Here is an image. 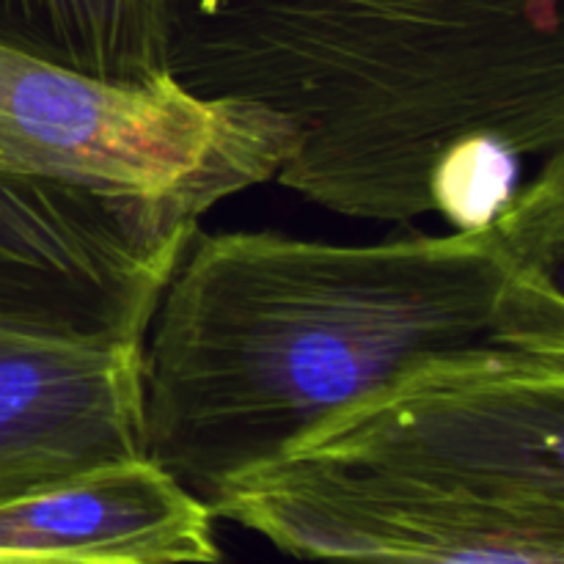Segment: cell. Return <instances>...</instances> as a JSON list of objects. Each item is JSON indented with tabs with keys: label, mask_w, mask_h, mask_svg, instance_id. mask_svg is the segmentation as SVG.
I'll return each mask as SVG.
<instances>
[{
	"label": "cell",
	"mask_w": 564,
	"mask_h": 564,
	"mask_svg": "<svg viewBox=\"0 0 564 564\" xmlns=\"http://www.w3.org/2000/svg\"><path fill=\"white\" fill-rule=\"evenodd\" d=\"M284 141L257 116L202 102L171 77L110 83L0 42V163L215 204L275 180Z\"/></svg>",
	"instance_id": "obj_5"
},
{
	"label": "cell",
	"mask_w": 564,
	"mask_h": 564,
	"mask_svg": "<svg viewBox=\"0 0 564 564\" xmlns=\"http://www.w3.org/2000/svg\"><path fill=\"white\" fill-rule=\"evenodd\" d=\"M213 523L198 496L143 455L0 499V562H215Z\"/></svg>",
	"instance_id": "obj_6"
},
{
	"label": "cell",
	"mask_w": 564,
	"mask_h": 564,
	"mask_svg": "<svg viewBox=\"0 0 564 564\" xmlns=\"http://www.w3.org/2000/svg\"><path fill=\"white\" fill-rule=\"evenodd\" d=\"M564 154L490 224L334 246L196 235L143 339V455L209 499L402 369L564 347Z\"/></svg>",
	"instance_id": "obj_1"
},
{
	"label": "cell",
	"mask_w": 564,
	"mask_h": 564,
	"mask_svg": "<svg viewBox=\"0 0 564 564\" xmlns=\"http://www.w3.org/2000/svg\"><path fill=\"white\" fill-rule=\"evenodd\" d=\"M209 207L0 163V499L143 457V339Z\"/></svg>",
	"instance_id": "obj_4"
},
{
	"label": "cell",
	"mask_w": 564,
	"mask_h": 564,
	"mask_svg": "<svg viewBox=\"0 0 564 564\" xmlns=\"http://www.w3.org/2000/svg\"><path fill=\"white\" fill-rule=\"evenodd\" d=\"M303 560L564 562V347L444 352L209 499Z\"/></svg>",
	"instance_id": "obj_3"
},
{
	"label": "cell",
	"mask_w": 564,
	"mask_h": 564,
	"mask_svg": "<svg viewBox=\"0 0 564 564\" xmlns=\"http://www.w3.org/2000/svg\"><path fill=\"white\" fill-rule=\"evenodd\" d=\"M165 75L347 218L477 229L564 147L562 0H165Z\"/></svg>",
	"instance_id": "obj_2"
}]
</instances>
